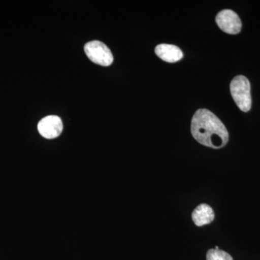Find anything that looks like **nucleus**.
<instances>
[{"label":"nucleus","mask_w":260,"mask_h":260,"mask_svg":"<svg viewBox=\"0 0 260 260\" xmlns=\"http://www.w3.org/2000/svg\"><path fill=\"white\" fill-rule=\"evenodd\" d=\"M233 99L241 111L248 112L251 107V85L249 80L243 75H238L230 85Z\"/></svg>","instance_id":"f03ea898"},{"label":"nucleus","mask_w":260,"mask_h":260,"mask_svg":"<svg viewBox=\"0 0 260 260\" xmlns=\"http://www.w3.org/2000/svg\"><path fill=\"white\" fill-rule=\"evenodd\" d=\"M84 50L90 61L101 66H109L114 60L112 51L109 48L99 41L87 43L84 47Z\"/></svg>","instance_id":"7ed1b4c3"},{"label":"nucleus","mask_w":260,"mask_h":260,"mask_svg":"<svg viewBox=\"0 0 260 260\" xmlns=\"http://www.w3.org/2000/svg\"><path fill=\"white\" fill-rule=\"evenodd\" d=\"M216 23L223 32L237 34L242 30V24L239 15L232 10H223L217 15Z\"/></svg>","instance_id":"20e7f679"},{"label":"nucleus","mask_w":260,"mask_h":260,"mask_svg":"<svg viewBox=\"0 0 260 260\" xmlns=\"http://www.w3.org/2000/svg\"><path fill=\"white\" fill-rule=\"evenodd\" d=\"M191 133L198 143L211 148H223L229 142V132L223 123L206 109L195 112L191 119Z\"/></svg>","instance_id":"f257e3e1"},{"label":"nucleus","mask_w":260,"mask_h":260,"mask_svg":"<svg viewBox=\"0 0 260 260\" xmlns=\"http://www.w3.org/2000/svg\"><path fill=\"white\" fill-rule=\"evenodd\" d=\"M155 52L162 60L170 63L177 62L181 60L184 56L179 47L172 44H159L155 47Z\"/></svg>","instance_id":"423d86ee"},{"label":"nucleus","mask_w":260,"mask_h":260,"mask_svg":"<svg viewBox=\"0 0 260 260\" xmlns=\"http://www.w3.org/2000/svg\"><path fill=\"white\" fill-rule=\"evenodd\" d=\"M191 218L197 226H203L213 221L215 213L210 205L201 204L193 210Z\"/></svg>","instance_id":"0eeeda50"},{"label":"nucleus","mask_w":260,"mask_h":260,"mask_svg":"<svg viewBox=\"0 0 260 260\" xmlns=\"http://www.w3.org/2000/svg\"><path fill=\"white\" fill-rule=\"evenodd\" d=\"M207 260H233L232 256L220 249H211L207 253Z\"/></svg>","instance_id":"6e6552de"},{"label":"nucleus","mask_w":260,"mask_h":260,"mask_svg":"<svg viewBox=\"0 0 260 260\" xmlns=\"http://www.w3.org/2000/svg\"><path fill=\"white\" fill-rule=\"evenodd\" d=\"M39 133L47 139H54L60 135L63 124L57 116H48L43 118L38 124Z\"/></svg>","instance_id":"39448f33"}]
</instances>
